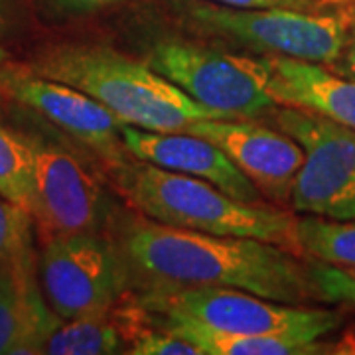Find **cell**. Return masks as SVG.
I'll list each match as a JSON object with an SVG mask.
<instances>
[{
	"instance_id": "3957f363",
	"label": "cell",
	"mask_w": 355,
	"mask_h": 355,
	"mask_svg": "<svg viewBox=\"0 0 355 355\" xmlns=\"http://www.w3.org/2000/svg\"><path fill=\"white\" fill-rule=\"evenodd\" d=\"M34 73L87 93L128 127L178 132L202 119H227L193 101L150 65L109 46L53 48L34 65Z\"/></svg>"
},
{
	"instance_id": "8fae6325",
	"label": "cell",
	"mask_w": 355,
	"mask_h": 355,
	"mask_svg": "<svg viewBox=\"0 0 355 355\" xmlns=\"http://www.w3.org/2000/svg\"><path fill=\"white\" fill-rule=\"evenodd\" d=\"M182 132L200 135L219 146L257 190L272 202H291L304 150L284 130H272L243 119H202Z\"/></svg>"
},
{
	"instance_id": "44dd1931",
	"label": "cell",
	"mask_w": 355,
	"mask_h": 355,
	"mask_svg": "<svg viewBox=\"0 0 355 355\" xmlns=\"http://www.w3.org/2000/svg\"><path fill=\"white\" fill-rule=\"evenodd\" d=\"M214 2L233 8H272V6L304 8L306 6V0H214Z\"/></svg>"
},
{
	"instance_id": "e0dca14e",
	"label": "cell",
	"mask_w": 355,
	"mask_h": 355,
	"mask_svg": "<svg viewBox=\"0 0 355 355\" xmlns=\"http://www.w3.org/2000/svg\"><path fill=\"white\" fill-rule=\"evenodd\" d=\"M0 196L30 211L32 148L30 142L0 127Z\"/></svg>"
},
{
	"instance_id": "30bf717a",
	"label": "cell",
	"mask_w": 355,
	"mask_h": 355,
	"mask_svg": "<svg viewBox=\"0 0 355 355\" xmlns=\"http://www.w3.org/2000/svg\"><path fill=\"white\" fill-rule=\"evenodd\" d=\"M32 148L30 216L53 235L93 233L101 217V188L76 156L40 140Z\"/></svg>"
},
{
	"instance_id": "5bb4252c",
	"label": "cell",
	"mask_w": 355,
	"mask_h": 355,
	"mask_svg": "<svg viewBox=\"0 0 355 355\" xmlns=\"http://www.w3.org/2000/svg\"><path fill=\"white\" fill-rule=\"evenodd\" d=\"M168 330L198 345L202 355H308L326 352V345L284 336H249L203 328L190 322L168 320Z\"/></svg>"
},
{
	"instance_id": "4fadbf2b",
	"label": "cell",
	"mask_w": 355,
	"mask_h": 355,
	"mask_svg": "<svg viewBox=\"0 0 355 355\" xmlns=\"http://www.w3.org/2000/svg\"><path fill=\"white\" fill-rule=\"evenodd\" d=\"M268 95L280 107L326 116L355 130V79H343L322 65L286 55H266Z\"/></svg>"
},
{
	"instance_id": "8992f818",
	"label": "cell",
	"mask_w": 355,
	"mask_h": 355,
	"mask_svg": "<svg viewBox=\"0 0 355 355\" xmlns=\"http://www.w3.org/2000/svg\"><path fill=\"white\" fill-rule=\"evenodd\" d=\"M277 123L304 150L292 207L326 219H355V130L292 107L280 109Z\"/></svg>"
},
{
	"instance_id": "5b68a950",
	"label": "cell",
	"mask_w": 355,
	"mask_h": 355,
	"mask_svg": "<svg viewBox=\"0 0 355 355\" xmlns=\"http://www.w3.org/2000/svg\"><path fill=\"white\" fill-rule=\"evenodd\" d=\"M148 65L193 101L227 119H251L275 107L265 58L253 60L186 40H162L154 44Z\"/></svg>"
},
{
	"instance_id": "d6986e66",
	"label": "cell",
	"mask_w": 355,
	"mask_h": 355,
	"mask_svg": "<svg viewBox=\"0 0 355 355\" xmlns=\"http://www.w3.org/2000/svg\"><path fill=\"white\" fill-rule=\"evenodd\" d=\"M308 268L318 300L355 308V268L334 266L322 261H314Z\"/></svg>"
},
{
	"instance_id": "52a82bcc",
	"label": "cell",
	"mask_w": 355,
	"mask_h": 355,
	"mask_svg": "<svg viewBox=\"0 0 355 355\" xmlns=\"http://www.w3.org/2000/svg\"><path fill=\"white\" fill-rule=\"evenodd\" d=\"M190 16L209 32L249 44L257 50L334 64L347 46L349 26L342 16L310 14L300 8H233L196 2Z\"/></svg>"
},
{
	"instance_id": "2e32d148",
	"label": "cell",
	"mask_w": 355,
	"mask_h": 355,
	"mask_svg": "<svg viewBox=\"0 0 355 355\" xmlns=\"http://www.w3.org/2000/svg\"><path fill=\"white\" fill-rule=\"evenodd\" d=\"M123 352L121 331L105 316L77 318L65 326H55L44 343V354L109 355Z\"/></svg>"
},
{
	"instance_id": "603a6c76",
	"label": "cell",
	"mask_w": 355,
	"mask_h": 355,
	"mask_svg": "<svg viewBox=\"0 0 355 355\" xmlns=\"http://www.w3.org/2000/svg\"><path fill=\"white\" fill-rule=\"evenodd\" d=\"M347 53H345V62H347V69L355 76V26L354 30L349 32V38H347Z\"/></svg>"
},
{
	"instance_id": "ba28073f",
	"label": "cell",
	"mask_w": 355,
	"mask_h": 355,
	"mask_svg": "<svg viewBox=\"0 0 355 355\" xmlns=\"http://www.w3.org/2000/svg\"><path fill=\"white\" fill-rule=\"evenodd\" d=\"M42 280L51 308L65 320L107 316L123 288L116 257L93 233L48 237Z\"/></svg>"
},
{
	"instance_id": "7402d4cb",
	"label": "cell",
	"mask_w": 355,
	"mask_h": 355,
	"mask_svg": "<svg viewBox=\"0 0 355 355\" xmlns=\"http://www.w3.org/2000/svg\"><path fill=\"white\" fill-rule=\"evenodd\" d=\"M60 4H64L67 8H76V10H91V8H101L107 4H114L121 0H55Z\"/></svg>"
},
{
	"instance_id": "6da1fadb",
	"label": "cell",
	"mask_w": 355,
	"mask_h": 355,
	"mask_svg": "<svg viewBox=\"0 0 355 355\" xmlns=\"http://www.w3.org/2000/svg\"><path fill=\"white\" fill-rule=\"evenodd\" d=\"M127 254L164 286L237 288L284 304L318 300L310 268L296 254L251 237L146 223L128 233Z\"/></svg>"
},
{
	"instance_id": "7c38bea8",
	"label": "cell",
	"mask_w": 355,
	"mask_h": 355,
	"mask_svg": "<svg viewBox=\"0 0 355 355\" xmlns=\"http://www.w3.org/2000/svg\"><path fill=\"white\" fill-rule=\"evenodd\" d=\"M121 139L132 158L170 172L200 178L245 203H265L263 193L214 142L191 132H156L121 127Z\"/></svg>"
},
{
	"instance_id": "7a4b0ae2",
	"label": "cell",
	"mask_w": 355,
	"mask_h": 355,
	"mask_svg": "<svg viewBox=\"0 0 355 355\" xmlns=\"http://www.w3.org/2000/svg\"><path fill=\"white\" fill-rule=\"evenodd\" d=\"M121 193L139 211L172 227L211 235H233L266 241L300 257L298 219L266 203H245L217 186L170 172L135 158L114 168Z\"/></svg>"
},
{
	"instance_id": "277c9868",
	"label": "cell",
	"mask_w": 355,
	"mask_h": 355,
	"mask_svg": "<svg viewBox=\"0 0 355 355\" xmlns=\"http://www.w3.org/2000/svg\"><path fill=\"white\" fill-rule=\"evenodd\" d=\"M144 306L168 320L249 336H284L316 342L340 328L334 310L275 302L251 292L219 286H166L144 296Z\"/></svg>"
},
{
	"instance_id": "d4e9b609",
	"label": "cell",
	"mask_w": 355,
	"mask_h": 355,
	"mask_svg": "<svg viewBox=\"0 0 355 355\" xmlns=\"http://www.w3.org/2000/svg\"><path fill=\"white\" fill-rule=\"evenodd\" d=\"M2 60H4V51H2V48H0V64H2Z\"/></svg>"
},
{
	"instance_id": "cb8c5ba5",
	"label": "cell",
	"mask_w": 355,
	"mask_h": 355,
	"mask_svg": "<svg viewBox=\"0 0 355 355\" xmlns=\"http://www.w3.org/2000/svg\"><path fill=\"white\" fill-rule=\"evenodd\" d=\"M4 26V10H2V0H0V30Z\"/></svg>"
},
{
	"instance_id": "9c48e42d",
	"label": "cell",
	"mask_w": 355,
	"mask_h": 355,
	"mask_svg": "<svg viewBox=\"0 0 355 355\" xmlns=\"http://www.w3.org/2000/svg\"><path fill=\"white\" fill-rule=\"evenodd\" d=\"M0 89L87 144L113 170L128 160L130 154L121 139L123 123L87 93L26 71L0 73Z\"/></svg>"
},
{
	"instance_id": "ac0fdd59",
	"label": "cell",
	"mask_w": 355,
	"mask_h": 355,
	"mask_svg": "<svg viewBox=\"0 0 355 355\" xmlns=\"http://www.w3.org/2000/svg\"><path fill=\"white\" fill-rule=\"evenodd\" d=\"M30 259V211L0 196V266Z\"/></svg>"
},
{
	"instance_id": "ffe728a7",
	"label": "cell",
	"mask_w": 355,
	"mask_h": 355,
	"mask_svg": "<svg viewBox=\"0 0 355 355\" xmlns=\"http://www.w3.org/2000/svg\"><path fill=\"white\" fill-rule=\"evenodd\" d=\"M128 354L135 355H202L198 345L188 342L184 336H178L176 331H148L140 336Z\"/></svg>"
},
{
	"instance_id": "9a60e30c",
	"label": "cell",
	"mask_w": 355,
	"mask_h": 355,
	"mask_svg": "<svg viewBox=\"0 0 355 355\" xmlns=\"http://www.w3.org/2000/svg\"><path fill=\"white\" fill-rule=\"evenodd\" d=\"M298 241L302 253L316 261L355 268V219H298Z\"/></svg>"
}]
</instances>
